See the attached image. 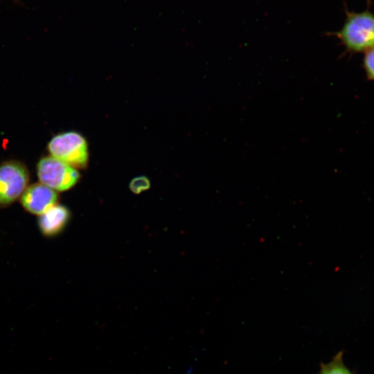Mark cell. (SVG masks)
<instances>
[{
    "label": "cell",
    "mask_w": 374,
    "mask_h": 374,
    "mask_svg": "<svg viewBox=\"0 0 374 374\" xmlns=\"http://www.w3.org/2000/svg\"><path fill=\"white\" fill-rule=\"evenodd\" d=\"M336 36L352 53H366L374 47V14L368 10L348 12Z\"/></svg>",
    "instance_id": "cell-1"
},
{
    "label": "cell",
    "mask_w": 374,
    "mask_h": 374,
    "mask_svg": "<svg viewBox=\"0 0 374 374\" xmlns=\"http://www.w3.org/2000/svg\"><path fill=\"white\" fill-rule=\"evenodd\" d=\"M48 150L51 157L75 168L87 165V142L76 132H64L53 136L48 143Z\"/></svg>",
    "instance_id": "cell-2"
},
{
    "label": "cell",
    "mask_w": 374,
    "mask_h": 374,
    "mask_svg": "<svg viewBox=\"0 0 374 374\" xmlns=\"http://www.w3.org/2000/svg\"><path fill=\"white\" fill-rule=\"evenodd\" d=\"M40 183L57 191L69 190L79 179L75 168L50 156L41 159L37 166Z\"/></svg>",
    "instance_id": "cell-3"
},
{
    "label": "cell",
    "mask_w": 374,
    "mask_h": 374,
    "mask_svg": "<svg viewBox=\"0 0 374 374\" xmlns=\"http://www.w3.org/2000/svg\"><path fill=\"white\" fill-rule=\"evenodd\" d=\"M29 175L26 166L17 161L0 165V205L13 203L28 187Z\"/></svg>",
    "instance_id": "cell-4"
},
{
    "label": "cell",
    "mask_w": 374,
    "mask_h": 374,
    "mask_svg": "<svg viewBox=\"0 0 374 374\" xmlns=\"http://www.w3.org/2000/svg\"><path fill=\"white\" fill-rule=\"evenodd\" d=\"M57 193L42 183L28 186L20 197V202L29 213L41 215L56 204Z\"/></svg>",
    "instance_id": "cell-5"
},
{
    "label": "cell",
    "mask_w": 374,
    "mask_h": 374,
    "mask_svg": "<svg viewBox=\"0 0 374 374\" xmlns=\"http://www.w3.org/2000/svg\"><path fill=\"white\" fill-rule=\"evenodd\" d=\"M69 217V213L66 207L55 204L39 215V229L45 235H54L63 229Z\"/></svg>",
    "instance_id": "cell-6"
},
{
    "label": "cell",
    "mask_w": 374,
    "mask_h": 374,
    "mask_svg": "<svg viewBox=\"0 0 374 374\" xmlns=\"http://www.w3.org/2000/svg\"><path fill=\"white\" fill-rule=\"evenodd\" d=\"M342 351L337 353L328 363H321L317 374H353L343 360Z\"/></svg>",
    "instance_id": "cell-7"
},
{
    "label": "cell",
    "mask_w": 374,
    "mask_h": 374,
    "mask_svg": "<svg viewBox=\"0 0 374 374\" xmlns=\"http://www.w3.org/2000/svg\"><path fill=\"white\" fill-rule=\"evenodd\" d=\"M363 66L367 78L374 81V47L365 53Z\"/></svg>",
    "instance_id": "cell-8"
},
{
    "label": "cell",
    "mask_w": 374,
    "mask_h": 374,
    "mask_svg": "<svg viewBox=\"0 0 374 374\" xmlns=\"http://www.w3.org/2000/svg\"><path fill=\"white\" fill-rule=\"evenodd\" d=\"M149 187V179L143 176L133 179L130 184V188L134 193H140L141 191L148 189Z\"/></svg>",
    "instance_id": "cell-9"
},
{
    "label": "cell",
    "mask_w": 374,
    "mask_h": 374,
    "mask_svg": "<svg viewBox=\"0 0 374 374\" xmlns=\"http://www.w3.org/2000/svg\"><path fill=\"white\" fill-rule=\"evenodd\" d=\"M15 2H18V0H12Z\"/></svg>",
    "instance_id": "cell-10"
}]
</instances>
